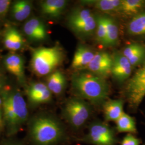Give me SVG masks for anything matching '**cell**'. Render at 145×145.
Masks as SVG:
<instances>
[{"label": "cell", "mask_w": 145, "mask_h": 145, "mask_svg": "<svg viewBox=\"0 0 145 145\" xmlns=\"http://www.w3.org/2000/svg\"><path fill=\"white\" fill-rule=\"evenodd\" d=\"M27 123L28 138L32 145H57L67 139L64 125L53 114L40 113Z\"/></svg>", "instance_id": "obj_1"}, {"label": "cell", "mask_w": 145, "mask_h": 145, "mask_svg": "<svg viewBox=\"0 0 145 145\" xmlns=\"http://www.w3.org/2000/svg\"><path fill=\"white\" fill-rule=\"evenodd\" d=\"M0 94L6 135L12 137L18 133L28 122L27 105L21 91L16 88L5 87L0 91Z\"/></svg>", "instance_id": "obj_2"}, {"label": "cell", "mask_w": 145, "mask_h": 145, "mask_svg": "<svg viewBox=\"0 0 145 145\" xmlns=\"http://www.w3.org/2000/svg\"><path fill=\"white\" fill-rule=\"evenodd\" d=\"M72 88L76 97L96 106H102L110 93V87L105 78L88 71L72 75Z\"/></svg>", "instance_id": "obj_3"}, {"label": "cell", "mask_w": 145, "mask_h": 145, "mask_svg": "<svg viewBox=\"0 0 145 145\" xmlns=\"http://www.w3.org/2000/svg\"><path fill=\"white\" fill-rule=\"evenodd\" d=\"M30 69L37 76H48L57 70L65 59L62 46L56 43L51 47H31Z\"/></svg>", "instance_id": "obj_4"}, {"label": "cell", "mask_w": 145, "mask_h": 145, "mask_svg": "<svg viewBox=\"0 0 145 145\" xmlns=\"http://www.w3.org/2000/svg\"><path fill=\"white\" fill-rule=\"evenodd\" d=\"M62 116L68 124L75 131L82 129L91 117V104L82 99H69L63 105Z\"/></svg>", "instance_id": "obj_5"}, {"label": "cell", "mask_w": 145, "mask_h": 145, "mask_svg": "<svg viewBox=\"0 0 145 145\" xmlns=\"http://www.w3.org/2000/svg\"><path fill=\"white\" fill-rule=\"evenodd\" d=\"M77 141L91 145H117L119 142L115 129L99 120L89 125L87 133Z\"/></svg>", "instance_id": "obj_6"}, {"label": "cell", "mask_w": 145, "mask_h": 145, "mask_svg": "<svg viewBox=\"0 0 145 145\" xmlns=\"http://www.w3.org/2000/svg\"><path fill=\"white\" fill-rule=\"evenodd\" d=\"M67 23L69 28L78 36L87 38L95 33L97 16L88 9L76 8L68 16Z\"/></svg>", "instance_id": "obj_7"}, {"label": "cell", "mask_w": 145, "mask_h": 145, "mask_svg": "<svg viewBox=\"0 0 145 145\" xmlns=\"http://www.w3.org/2000/svg\"><path fill=\"white\" fill-rule=\"evenodd\" d=\"M125 95L130 108L136 109L145 96V60L142 66L128 81Z\"/></svg>", "instance_id": "obj_8"}, {"label": "cell", "mask_w": 145, "mask_h": 145, "mask_svg": "<svg viewBox=\"0 0 145 145\" xmlns=\"http://www.w3.org/2000/svg\"><path fill=\"white\" fill-rule=\"evenodd\" d=\"M1 42L9 52H22L27 47V42L22 31L10 24L5 25L2 30Z\"/></svg>", "instance_id": "obj_9"}, {"label": "cell", "mask_w": 145, "mask_h": 145, "mask_svg": "<svg viewBox=\"0 0 145 145\" xmlns=\"http://www.w3.org/2000/svg\"><path fill=\"white\" fill-rule=\"evenodd\" d=\"M22 32L27 42L38 43L46 40L48 33L46 25L40 18L32 16L25 21Z\"/></svg>", "instance_id": "obj_10"}, {"label": "cell", "mask_w": 145, "mask_h": 145, "mask_svg": "<svg viewBox=\"0 0 145 145\" xmlns=\"http://www.w3.org/2000/svg\"><path fill=\"white\" fill-rule=\"evenodd\" d=\"M2 66L5 71L13 75L22 87H26L25 59L18 53L9 52L2 60Z\"/></svg>", "instance_id": "obj_11"}, {"label": "cell", "mask_w": 145, "mask_h": 145, "mask_svg": "<svg viewBox=\"0 0 145 145\" xmlns=\"http://www.w3.org/2000/svg\"><path fill=\"white\" fill-rule=\"evenodd\" d=\"M25 94L28 103L32 107L51 103L53 94L46 83L34 81L26 84Z\"/></svg>", "instance_id": "obj_12"}, {"label": "cell", "mask_w": 145, "mask_h": 145, "mask_svg": "<svg viewBox=\"0 0 145 145\" xmlns=\"http://www.w3.org/2000/svg\"><path fill=\"white\" fill-rule=\"evenodd\" d=\"M112 63V56L109 53L96 52L93 59L85 70L105 78L111 75Z\"/></svg>", "instance_id": "obj_13"}, {"label": "cell", "mask_w": 145, "mask_h": 145, "mask_svg": "<svg viewBox=\"0 0 145 145\" xmlns=\"http://www.w3.org/2000/svg\"><path fill=\"white\" fill-rule=\"evenodd\" d=\"M132 66L129 61L121 52H115L112 55L111 75L116 80L123 82L130 78Z\"/></svg>", "instance_id": "obj_14"}, {"label": "cell", "mask_w": 145, "mask_h": 145, "mask_svg": "<svg viewBox=\"0 0 145 145\" xmlns=\"http://www.w3.org/2000/svg\"><path fill=\"white\" fill-rule=\"evenodd\" d=\"M66 0H45L40 3V10L42 15L50 20L59 18L67 8Z\"/></svg>", "instance_id": "obj_15"}, {"label": "cell", "mask_w": 145, "mask_h": 145, "mask_svg": "<svg viewBox=\"0 0 145 145\" xmlns=\"http://www.w3.org/2000/svg\"><path fill=\"white\" fill-rule=\"evenodd\" d=\"M32 8V1L17 0L11 2L9 13L12 20L21 22L26 21L30 17Z\"/></svg>", "instance_id": "obj_16"}, {"label": "cell", "mask_w": 145, "mask_h": 145, "mask_svg": "<svg viewBox=\"0 0 145 145\" xmlns=\"http://www.w3.org/2000/svg\"><path fill=\"white\" fill-rule=\"evenodd\" d=\"M95 54V53L89 47L79 45L74 53L71 67L75 70L85 69L93 59Z\"/></svg>", "instance_id": "obj_17"}, {"label": "cell", "mask_w": 145, "mask_h": 145, "mask_svg": "<svg viewBox=\"0 0 145 145\" xmlns=\"http://www.w3.org/2000/svg\"><path fill=\"white\" fill-rule=\"evenodd\" d=\"M106 121H116L124 113V101L121 99H108L102 105Z\"/></svg>", "instance_id": "obj_18"}, {"label": "cell", "mask_w": 145, "mask_h": 145, "mask_svg": "<svg viewBox=\"0 0 145 145\" xmlns=\"http://www.w3.org/2000/svg\"><path fill=\"white\" fill-rule=\"evenodd\" d=\"M45 83L53 95L60 96L66 87L67 79L65 74L57 69L47 76Z\"/></svg>", "instance_id": "obj_19"}, {"label": "cell", "mask_w": 145, "mask_h": 145, "mask_svg": "<svg viewBox=\"0 0 145 145\" xmlns=\"http://www.w3.org/2000/svg\"><path fill=\"white\" fill-rule=\"evenodd\" d=\"M86 5H91L106 14L119 13L121 0H91L82 2Z\"/></svg>", "instance_id": "obj_20"}, {"label": "cell", "mask_w": 145, "mask_h": 145, "mask_svg": "<svg viewBox=\"0 0 145 145\" xmlns=\"http://www.w3.org/2000/svg\"><path fill=\"white\" fill-rule=\"evenodd\" d=\"M106 28V47L116 46L119 42V29L117 22L112 17L105 15Z\"/></svg>", "instance_id": "obj_21"}, {"label": "cell", "mask_w": 145, "mask_h": 145, "mask_svg": "<svg viewBox=\"0 0 145 145\" xmlns=\"http://www.w3.org/2000/svg\"><path fill=\"white\" fill-rule=\"evenodd\" d=\"M127 32L133 36L145 35V11L132 17L127 25Z\"/></svg>", "instance_id": "obj_22"}, {"label": "cell", "mask_w": 145, "mask_h": 145, "mask_svg": "<svg viewBox=\"0 0 145 145\" xmlns=\"http://www.w3.org/2000/svg\"><path fill=\"white\" fill-rule=\"evenodd\" d=\"M115 123V130L117 133H129L133 135L137 133L134 118L125 112Z\"/></svg>", "instance_id": "obj_23"}, {"label": "cell", "mask_w": 145, "mask_h": 145, "mask_svg": "<svg viewBox=\"0 0 145 145\" xmlns=\"http://www.w3.org/2000/svg\"><path fill=\"white\" fill-rule=\"evenodd\" d=\"M145 6L144 0H121L119 14L133 17L141 12Z\"/></svg>", "instance_id": "obj_24"}, {"label": "cell", "mask_w": 145, "mask_h": 145, "mask_svg": "<svg viewBox=\"0 0 145 145\" xmlns=\"http://www.w3.org/2000/svg\"><path fill=\"white\" fill-rule=\"evenodd\" d=\"M96 39L100 44L106 46V28L105 15L97 16V26L95 31Z\"/></svg>", "instance_id": "obj_25"}, {"label": "cell", "mask_w": 145, "mask_h": 145, "mask_svg": "<svg viewBox=\"0 0 145 145\" xmlns=\"http://www.w3.org/2000/svg\"><path fill=\"white\" fill-rule=\"evenodd\" d=\"M141 141L135 135L128 133L122 139L120 145H140Z\"/></svg>", "instance_id": "obj_26"}, {"label": "cell", "mask_w": 145, "mask_h": 145, "mask_svg": "<svg viewBox=\"0 0 145 145\" xmlns=\"http://www.w3.org/2000/svg\"><path fill=\"white\" fill-rule=\"evenodd\" d=\"M11 1L0 0V21L3 20L9 13Z\"/></svg>", "instance_id": "obj_27"}, {"label": "cell", "mask_w": 145, "mask_h": 145, "mask_svg": "<svg viewBox=\"0 0 145 145\" xmlns=\"http://www.w3.org/2000/svg\"><path fill=\"white\" fill-rule=\"evenodd\" d=\"M4 71L5 69L2 65H0V91L6 87V76Z\"/></svg>", "instance_id": "obj_28"}, {"label": "cell", "mask_w": 145, "mask_h": 145, "mask_svg": "<svg viewBox=\"0 0 145 145\" xmlns=\"http://www.w3.org/2000/svg\"><path fill=\"white\" fill-rule=\"evenodd\" d=\"M1 145H23L21 142L17 141L16 140H5V141H2Z\"/></svg>", "instance_id": "obj_29"}, {"label": "cell", "mask_w": 145, "mask_h": 145, "mask_svg": "<svg viewBox=\"0 0 145 145\" xmlns=\"http://www.w3.org/2000/svg\"><path fill=\"white\" fill-rule=\"evenodd\" d=\"M3 121V112L2 107L0 108V124Z\"/></svg>", "instance_id": "obj_30"}, {"label": "cell", "mask_w": 145, "mask_h": 145, "mask_svg": "<svg viewBox=\"0 0 145 145\" xmlns=\"http://www.w3.org/2000/svg\"><path fill=\"white\" fill-rule=\"evenodd\" d=\"M2 30L3 29H1V25H0V40L1 41L2 40Z\"/></svg>", "instance_id": "obj_31"}, {"label": "cell", "mask_w": 145, "mask_h": 145, "mask_svg": "<svg viewBox=\"0 0 145 145\" xmlns=\"http://www.w3.org/2000/svg\"><path fill=\"white\" fill-rule=\"evenodd\" d=\"M2 99L1 95L0 94V108L2 107Z\"/></svg>", "instance_id": "obj_32"}]
</instances>
